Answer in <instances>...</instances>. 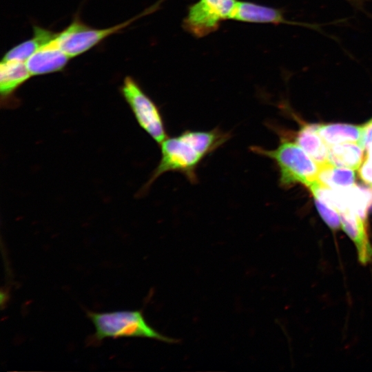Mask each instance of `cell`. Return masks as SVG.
<instances>
[{"instance_id": "cell-1", "label": "cell", "mask_w": 372, "mask_h": 372, "mask_svg": "<svg viewBox=\"0 0 372 372\" xmlns=\"http://www.w3.org/2000/svg\"><path fill=\"white\" fill-rule=\"evenodd\" d=\"M230 138L229 132L219 128L206 131L188 130L177 136H168L160 144V161L139 195L147 192L159 176L168 172L180 173L190 183H198V165Z\"/></svg>"}, {"instance_id": "cell-2", "label": "cell", "mask_w": 372, "mask_h": 372, "mask_svg": "<svg viewBox=\"0 0 372 372\" xmlns=\"http://www.w3.org/2000/svg\"><path fill=\"white\" fill-rule=\"evenodd\" d=\"M87 316L95 329L94 341L100 342L109 338H145L166 343L178 342V340L164 335L151 327L140 310L89 311Z\"/></svg>"}, {"instance_id": "cell-3", "label": "cell", "mask_w": 372, "mask_h": 372, "mask_svg": "<svg viewBox=\"0 0 372 372\" xmlns=\"http://www.w3.org/2000/svg\"><path fill=\"white\" fill-rule=\"evenodd\" d=\"M250 149L276 163L282 187L300 183L309 187L318 181L320 165L296 143L282 140L275 149L269 150L259 146H251Z\"/></svg>"}, {"instance_id": "cell-4", "label": "cell", "mask_w": 372, "mask_h": 372, "mask_svg": "<svg viewBox=\"0 0 372 372\" xmlns=\"http://www.w3.org/2000/svg\"><path fill=\"white\" fill-rule=\"evenodd\" d=\"M121 92L138 124L160 145L168 136L158 105L130 76H127L123 79Z\"/></svg>"}, {"instance_id": "cell-5", "label": "cell", "mask_w": 372, "mask_h": 372, "mask_svg": "<svg viewBox=\"0 0 372 372\" xmlns=\"http://www.w3.org/2000/svg\"><path fill=\"white\" fill-rule=\"evenodd\" d=\"M136 18L112 27L95 28L85 24L76 17L68 26L58 33L57 40L61 49L70 58H73L90 50L111 34L125 28Z\"/></svg>"}, {"instance_id": "cell-6", "label": "cell", "mask_w": 372, "mask_h": 372, "mask_svg": "<svg viewBox=\"0 0 372 372\" xmlns=\"http://www.w3.org/2000/svg\"><path fill=\"white\" fill-rule=\"evenodd\" d=\"M236 0H200L191 6L184 28L197 37L215 31L222 20L229 19Z\"/></svg>"}, {"instance_id": "cell-7", "label": "cell", "mask_w": 372, "mask_h": 372, "mask_svg": "<svg viewBox=\"0 0 372 372\" xmlns=\"http://www.w3.org/2000/svg\"><path fill=\"white\" fill-rule=\"evenodd\" d=\"M70 59L60 47L56 37L36 51L25 64L32 76H39L63 70Z\"/></svg>"}, {"instance_id": "cell-8", "label": "cell", "mask_w": 372, "mask_h": 372, "mask_svg": "<svg viewBox=\"0 0 372 372\" xmlns=\"http://www.w3.org/2000/svg\"><path fill=\"white\" fill-rule=\"evenodd\" d=\"M339 215L342 228L357 247L359 261L362 264L367 263L372 258V247L368 237L366 220L350 209L339 212Z\"/></svg>"}, {"instance_id": "cell-9", "label": "cell", "mask_w": 372, "mask_h": 372, "mask_svg": "<svg viewBox=\"0 0 372 372\" xmlns=\"http://www.w3.org/2000/svg\"><path fill=\"white\" fill-rule=\"evenodd\" d=\"M229 19L245 22L302 25V23L287 21L280 9L247 1H237Z\"/></svg>"}, {"instance_id": "cell-10", "label": "cell", "mask_w": 372, "mask_h": 372, "mask_svg": "<svg viewBox=\"0 0 372 372\" xmlns=\"http://www.w3.org/2000/svg\"><path fill=\"white\" fill-rule=\"evenodd\" d=\"M31 76L25 62L17 60H2L0 65L1 101L5 103L10 101L17 90Z\"/></svg>"}, {"instance_id": "cell-11", "label": "cell", "mask_w": 372, "mask_h": 372, "mask_svg": "<svg viewBox=\"0 0 372 372\" xmlns=\"http://www.w3.org/2000/svg\"><path fill=\"white\" fill-rule=\"evenodd\" d=\"M59 32L33 26V36L10 48L2 60H17L25 62L36 51L55 39Z\"/></svg>"}, {"instance_id": "cell-12", "label": "cell", "mask_w": 372, "mask_h": 372, "mask_svg": "<svg viewBox=\"0 0 372 372\" xmlns=\"http://www.w3.org/2000/svg\"><path fill=\"white\" fill-rule=\"evenodd\" d=\"M318 125H306L298 132L296 143L319 165L328 162L329 146L318 133Z\"/></svg>"}, {"instance_id": "cell-13", "label": "cell", "mask_w": 372, "mask_h": 372, "mask_svg": "<svg viewBox=\"0 0 372 372\" xmlns=\"http://www.w3.org/2000/svg\"><path fill=\"white\" fill-rule=\"evenodd\" d=\"M364 149L358 143H343L329 146L328 162L335 166L359 169L364 160Z\"/></svg>"}, {"instance_id": "cell-14", "label": "cell", "mask_w": 372, "mask_h": 372, "mask_svg": "<svg viewBox=\"0 0 372 372\" xmlns=\"http://www.w3.org/2000/svg\"><path fill=\"white\" fill-rule=\"evenodd\" d=\"M318 133L328 145L343 143H360L362 126L349 124L318 125Z\"/></svg>"}, {"instance_id": "cell-15", "label": "cell", "mask_w": 372, "mask_h": 372, "mask_svg": "<svg viewBox=\"0 0 372 372\" xmlns=\"http://www.w3.org/2000/svg\"><path fill=\"white\" fill-rule=\"evenodd\" d=\"M353 169L335 166L329 163L320 165L318 180L334 189H341L354 185Z\"/></svg>"}, {"instance_id": "cell-16", "label": "cell", "mask_w": 372, "mask_h": 372, "mask_svg": "<svg viewBox=\"0 0 372 372\" xmlns=\"http://www.w3.org/2000/svg\"><path fill=\"white\" fill-rule=\"evenodd\" d=\"M315 204L322 219L332 229H338L341 227L338 211L316 198H315Z\"/></svg>"}, {"instance_id": "cell-17", "label": "cell", "mask_w": 372, "mask_h": 372, "mask_svg": "<svg viewBox=\"0 0 372 372\" xmlns=\"http://www.w3.org/2000/svg\"><path fill=\"white\" fill-rule=\"evenodd\" d=\"M358 175L366 185L372 187V160L365 156L358 169Z\"/></svg>"}, {"instance_id": "cell-18", "label": "cell", "mask_w": 372, "mask_h": 372, "mask_svg": "<svg viewBox=\"0 0 372 372\" xmlns=\"http://www.w3.org/2000/svg\"><path fill=\"white\" fill-rule=\"evenodd\" d=\"M359 144L366 149L372 144V119L362 125V133Z\"/></svg>"}]
</instances>
